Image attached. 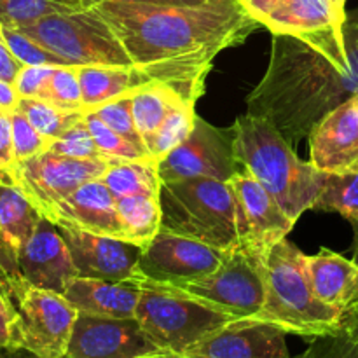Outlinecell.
I'll use <instances>...</instances> for the list:
<instances>
[{
    "label": "cell",
    "mask_w": 358,
    "mask_h": 358,
    "mask_svg": "<svg viewBox=\"0 0 358 358\" xmlns=\"http://www.w3.org/2000/svg\"><path fill=\"white\" fill-rule=\"evenodd\" d=\"M94 7L140 66H212L219 52L262 28L238 0H206L196 6L101 2Z\"/></svg>",
    "instance_id": "6da1fadb"
},
{
    "label": "cell",
    "mask_w": 358,
    "mask_h": 358,
    "mask_svg": "<svg viewBox=\"0 0 358 358\" xmlns=\"http://www.w3.org/2000/svg\"><path fill=\"white\" fill-rule=\"evenodd\" d=\"M352 66L339 69L327 56L290 35H273L269 65L248 94V114L271 122L287 142L310 138L315 126L358 94V10L345 24Z\"/></svg>",
    "instance_id": "7a4b0ae2"
},
{
    "label": "cell",
    "mask_w": 358,
    "mask_h": 358,
    "mask_svg": "<svg viewBox=\"0 0 358 358\" xmlns=\"http://www.w3.org/2000/svg\"><path fill=\"white\" fill-rule=\"evenodd\" d=\"M233 126L238 163L297 222L306 210L313 208L327 173L311 161L301 159L285 136L266 119L240 115Z\"/></svg>",
    "instance_id": "3957f363"
},
{
    "label": "cell",
    "mask_w": 358,
    "mask_h": 358,
    "mask_svg": "<svg viewBox=\"0 0 358 358\" xmlns=\"http://www.w3.org/2000/svg\"><path fill=\"white\" fill-rule=\"evenodd\" d=\"M257 318L310 341L341 331L343 313L315 296L304 273V254L287 238L266 257V297Z\"/></svg>",
    "instance_id": "277c9868"
},
{
    "label": "cell",
    "mask_w": 358,
    "mask_h": 358,
    "mask_svg": "<svg viewBox=\"0 0 358 358\" xmlns=\"http://www.w3.org/2000/svg\"><path fill=\"white\" fill-rule=\"evenodd\" d=\"M159 205L161 229L224 252L240 243L236 198L229 182L213 178L163 182Z\"/></svg>",
    "instance_id": "5b68a950"
},
{
    "label": "cell",
    "mask_w": 358,
    "mask_h": 358,
    "mask_svg": "<svg viewBox=\"0 0 358 358\" xmlns=\"http://www.w3.org/2000/svg\"><path fill=\"white\" fill-rule=\"evenodd\" d=\"M136 320L161 350L184 353L234 317L189 296L178 287L142 280Z\"/></svg>",
    "instance_id": "8992f818"
},
{
    "label": "cell",
    "mask_w": 358,
    "mask_h": 358,
    "mask_svg": "<svg viewBox=\"0 0 358 358\" xmlns=\"http://www.w3.org/2000/svg\"><path fill=\"white\" fill-rule=\"evenodd\" d=\"M16 30H21L69 65H135L115 31L94 6L77 13L48 16Z\"/></svg>",
    "instance_id": "52a82bcc"
},
{
    "label": "cell",
    "mask_w": 358,
    "mask_h": 358,
    "mask_svg": "<svg viewBox=\"0 0 358 358\" xmlns=\"http://www.w3.org/2000/svg\"><path fill=\"white\" fill-rule=\"evenodd\" d=\"M16 308V348L38 358H63L79 311L63 294L38 289L24 278L6 285Z\"/></svg>",
    "instance_id": "ba28073f"
},
{
    "label": "cell",
    "mask_w": 358,
    "mask_h": 358,
    "mask_svg": "<svg viewBox=\"0 0 358 358\" xmlns=\"http://www.w3.org/2000/svg\"><path fill=\"white\" fill-rule=\"evenodd\" d=\"M266 257L238 243L212 275L178 289L234 318L257 317L266 297Z\"/></svg>",
    "instance_id": "9c48e42d"
},
{
    "label": "cell",
    "mask_w": 358,
    "mask_h": 358,
    "mask_svg": "<svg viewBox=\"0 0 358 358\" xmlns=\"http://www.w3.org/2000/svg\"><path fill=\"white\" fill-rule=\"evenodd\" d=\"M110 163L112 161L107 159H76L45 150L30 159L14 163L0 182L20 189L44 217L56 203L72 194L77 187L101 178Z\"/></svg>",
    "instance_id": "30bf717a"
},
{
    "label": "cell",
    "mask_w": 358,
    "mask_h": 358,
    "mask_svg": "<svg viewBox=\"0 0 358 358\" xmlns=\"http://www.w3.org/2000/svg\"><path fill=\"white\" fill-rule=\"evenodd\" d=\"M343 17L331 0H280L262 27L273 35H290L327 56L339 69L352 66Z\"/></svg>",
    "instance_id": "8fae6325"
},
{
    "label": "cell",
    "mask_w": 358,
    "mask_h": 358,
    "mask_svg": "<svg viewBox=\"0 0 358 358\" xmlns=\"http://www.w3.org/2000/svg\"><path fill=\"white\" fill-rule=\"evenodd\" d=\"M238 168L240 163L234 147V126L215 128L199 115H196L187 138L157 161V171L163 182L184 178L229 182Z\"/></svg>",
    "instance_id": "7c38bea8"
},
{
    "label": "cell",
    "mask_w": 358,
    "mask_h": 358,
    "mask_svg": "<svg viewBox=\"0 0 358 358\" xmlns=\"http://www.w3.org/2000/svg\"><path fill=\"white\" fill-rule=\"evenodd\" d=\"M224 257V250L161 229L142 250L138 275L145 282L184 287L212 275Z\"/></svg>",
    "instance_id": "4fadbf2b"
},
{
    "label": "cell",
    "mask_w": 358,
    "mask_h": 358,
    "mask_svg": "<svg viewBox=\"0 0 358 358\" xmlns=\"http://www.w3.org/2000/svg\"><path fill=\"white\" fill-rule=\"evenodd\" d=\"M229 184L236 198L240 243L268 254L285 240L296 222L245 168H238Z\"/></svg>",
    "instance_id": "5bb4252c"
},
{
    "label": "cell",
    "mask_w": 358,
    "mask_h": 358,
    "mask_svg": "<svg viewBox=\"0 0 358 358\" xmlns=\"http://www.w3.org/2000/svg\"><path fill=\"white\" fill-rule=\"evenodd\" d=\"M161 352L136 318L79 313L63 358H138Z\"/></svg>",
    "instance_id": "9a60e30c"
},
{
    "label": "cell",
    "mask_w": 358,
    "mask_h": 358,
    "mask_svg": "<svg viewBox=\"0 0 358 358\" xmlns=\"http://www.w3.org/2000/svg\"><path fill=\"white\" fill-rule=\"evenodd\" d=\"M287 332L257 317L234 318L185 350L194 358H292Z\"/></svg>",
    "instance_id": "2e32d148"
},
{
    "label": "cell",
    "mask_w": 358,
    "mask_h": 358,
    "mask_svg": "<svg viewBox=\"0 0 358 358\" xmlns=\"http://www.w3.org/2000/svg\"><path fill=\"white\" fill-rule=\"evenodd\" d=\"M58 229L65 238L77 273L83 278L114 282L140 278L138 262L143 248L138 245L72 226H58Z\"/></svg>",
    "instance_id": "e0dca14e"
},
{
    "label": "cell",
    "mask_w": 358,
    "mask_h": 358,
    "mask_svg": "<svg viewBox=\"0 0 358 358\" xmlns=\"http://www.w3.org/2000/svg\"><path fill=\"white\" fill-rule=\"evenodd\" d=\"M20 275L30 285L56 294H65L66 287L79 276L65 238L45 217H41L21 250Z\"/></svg>",
    "instance_id": "ac0fdd59"
},
{
    "label": "cell",
    "mask_w": 358,
    "mask_h": 358,
    "mask_svg": "<svg viewBox=\"0 0 358 358\" xmlns=\"http://www.w3.org/2000/svg\"><path fill=\"white\" fill-rule=\"evenodd\" d=\"M311 163L325 173L358 170V94L339 105L310 135Z\"/></svg>",
    "instance_id": "d6986e66"
},
{
    "label": "cell",
    "mask_w": 358,
    "mask_h": 358,
    "mask_svg": "<svg viewBox=\"0 0 358 358\" xmlns=\"http://www.w3.org/2000/svg\"><path fill=\"white\" fill-rule=\"evenodd\" d=\"M44 217L56 226H72L94 234L126 240L115 196L101 178L77 187L72 194L56 203Z\"/></svg>",
    "instance_id": "ffe728a7"
},
{
    "label": "cell",
    "mask_w": 358,
    "mask_h": 358,
    "mask_svg": "<svg viewBox=\"0 0 358 358\" xmlns=\"http://www.w3.org/2000/svg\"><path fill=\"white\" fill-rule=\"evenodd\" d=\"M38 210L14 185L0 182V280L21 278L20 255L41 220Z\"/></svg>",
    "instance_id": "44dd1931"
},
{
    "label": "cell",
    "mask_w": 358,
    "mask_h": 358,
    "mask_svg": "<svg viewBox=\"0 0 358 358\" xmlns=\"http://www.w3.org/2000/svg\"><path fill=\"white\" fill-rule=\"evenodd\" d=\"M142 280H100L77 276L65 294L70 304L79 313L107 318H136Z\"/></svg>",
    "instance_id": "7402d4cb"
},
{
    "label": "cell",
    "mask_w": 358,
    "mask_h": 358,
    "mask_svg": "<svg viewBox=\"0 0 358 358\" xmlns=\"http://www.w3.org/2000/svg\"><path fill=\"white\" fill-rule=\"evenodd\" d=\"M304 273L315 296L343 315L358 303V266L353 259L322 248L318 254L304 255Z\"/></svg>",
    "instance_id": "603a6c76"
},
{
    "label": "cell",
    "mask_w": 358,
    "mask_h": 358,
    "mask_svg": "<svg viewBox=\"0 0 358 358\" xmlns=\"http://www.w3.org/2000/svg\"><path fill=\"white\" fill-rule=\"evenodd\" d=\"M101 182L115 198L124 196H154L159 198L163 180L157 171V161L115 159L101 175Z\"/></svg>",
    "instance_id": "cb8c5ba5"
},
{
    "label": "cell",
    "mask_w": 358,
    "mask_h": 358,
    "mask_svg": "<svg viewBox=\"0 0 358 358\" xmlns=\"http://www.w3.org/2000/svg\"><path fill=\"white\" fill-rule=\"evenodd\" d=\"M129 98H131L133 119H135L136 129L142 135L145 147L150 136L156 133L161 122L166 119V115L178 105L191 101L182 96L175 87L161 83L140 87V90L133 91Z\"/></svg>",
    "instance_id": "d4e9b609"
},
{
    "label": "cell",
    "mask_w": 358,
    "mask_h": 358,
    "mask_svg": "<svg viewBox=\"0 0 358 358\" xmlns=\"http://www.w3.org/2000/svg\"><path fill=\"white\" fill-rule=\"evenodd\" d=\"M115 203L124 227L126 241L145 248L161 231L159 198L124 196V198H115Z\"/></svg>",
    "instance_id": "484cf974"
},
{
    "label": "cell",
    "mask_w": 358,
    "mask_h": 358,
    "mask_svg": "<svg viewBox=\"0 0 358 358\" xmlns=\"http://www.w3.org/2000/svg\"><path fill=\"white\" fill-rule=\"evenodd\" d=\"M91 0H0V23L23 28L55 14L77 13L93 7Z\"/></svg>",
    "instance_id": "4316f807"
},
{
    "label": "cell",
    "mask_w": 358,
    "mask_h": 358,
    "mask_svg": "<svg viewBox=\"0 0 358 358\" xmlns=\"http://www.w3.org/2000/svg\"><path fill=\"white\" fill-rule=\"evenodd\" d=\"M313 208L336 212L348 219L355 231V238H358V170L327 173V180Z\"/></svg>",
    "instance_id": "83f0119b"
},
{
    "label": "cell",
    "mask_w": 358,
    "mask_h": 358,
    "mask_svg": "<svg viewBox=\"0 0 358 358\" xmlns=\"http://www.w3.org/2000/svg\"><path fill=\"white\" fill-rule=\"evenodd\" d=\"M17 110L49 142L56 140L77 122L83 121L84 114H86V112L65 110V108H59L49 101L38 100V98H20Z\"/></svg>",
    "instance_id": "f1b7e54d"
},
{
    "label": "cell",
    "mask_w": 358,
    "mask_h": 358,
    "mask_svg": "<svg viewBox=\"0 0 358 358\" xmlns=\"http://www.w3.org/2000/svg\"><path fill=\"white\" fill-rule=\"evenodd\" d=\"M196 103L185 101V103L175 107L166 115L159 128L156 129L150 140L147 142V152L150 154L154 161L163 159L166 154H170L175 147L180 145L191 133L196 121Z\"/></svg>",
    "instance_id": "f546056e"
},
{
    "label": "cell",
    "mask_w": 358,
    "mask_h": 358,
    "mask_svg": "<svg viewBox=\"0 0 358 358\" xmlns=\"http://www.w3.org/2000/svg\"><path fill=\"white\" fill-rule=\"evenodd\" d=\"M38 100L49 101L65 110L86 112L83 101V87H80L79 80V66H55Z\"/></svg>",
    "instance_id": "4dcf8cb0"
},
{
    "label": "cell",
    "mask_w": 358,
    "mask_h": 358,
    "mask_svg": "<svg viewBox=\"0 0 358 358\" xmlns=\"http://www.w3.org/2000/svg\"><path fill=\"white\" fill-rule=\"evenodd\" d=\"M84 122H86L87 129H90L91 136H93L94 143H96V147H98V150L101 152V156L107 157L108 161L152 159V157H150L145 150L138 149L135 143H131L129 140L122 138L119 133H115L114 129L108 128V126L105 124L101 119H98L91 110H87L86 114H84Z\"/></svg>",
    "instance_id": "1f68e13d"
},
{
    "label": "cell",
    "mask_w": 358,
    "mask_h": 358,
    "mask_svg": "<svg viewBox=\"0 0 358 358\" xmlns=\"http://www.w3.org/2000/svg\"><path fill=\"white\" fill-rule=\"evenodd\" d=\"M91 112H93L98 119H101L108 128L114 129L115 133H119L122 138L129 140V142L135 143L138 149L145 150L147 152L145 143H143L142 135H140L138 129H136L135 119H133L131 98H129V94L128 96H122V98H117V100L108 101V103L105 105H100V107H96Z\"/></svg>",
    "instance_id": "d6a6232c"
},
{
    "label": "cell",
    "mask_w": 358,
    "mask_h": 358,
    "mask_svg": "<svg viewBox=\"0 0 358 358\" xmlns=\"http://www.w3.org/2000/svg\"><path fill=\"white\" fill-rule=\"evenodd\" d=\"M3 35H6L7 45H9L10 52L14 58L21 63V65H51V66H63L69 65L63 58L56 56L44 45L35 42L28 35H24L21 30L16 28L3 27Z\"/></svg>",
    "instance_id": "836d02e7"
},
{
    "label": "cell",
    "mask_w": 358,
    "mask_h": 358,
    "mask_svg": "<svg viewBox=\"0 0 358 358\" xmlns=\"http://www.w3.org/2000/svg\"><path fill=\"white\" fill-rule=\"evenodd\" d=\"M48 150L66 157H76V159H107L98 150L84 119L77 122L76 126H72L69 131L63 133L62 136L52 140Z\"/></svg>",
    "instance_id": "e575fe53"
},
{
    "label": "cell",
    "mask_w": 358,
    "mask_h": 358,
    "mask_svg": "<svg viewBox=\"0 0 358 358\" xmlns=\"http://www.w3.org/2000/svg\"><path fill=\"white\" fill-rule=\"evenodd\" d=\"M10 129H13L14 163L30 159L49 149L51 142L42 136L20 110L10 114Z\"/></svg>",
    "instance_id": "d590c367"
},
{
    "label": "cell",
    "mask_w": 358,
    "mask_h": 358,
    "mask_svg": "<svg viewBox=\"0 0 358 358\" xmlns=\"http://www.w3.org/2000/svg\"><path fill=\"white\" fill-rule=\"evenodd\" d=\"M294 358H358V343L345 331L311 339L306 352Z\"/></svg>",
    "instance_id": "8d00e7d4"
},
{
    "label": "cell",
    "mask_w": 358,
    "mask_h": 358,
    "mask_svg": "<svg viewBox=\"0 0 358 358\" xmlns=\"http://www.w3.org/2000/svg\"><path fill=\"white\" fill-rule=\"evenodd\" d=\"M55 66L51 65H24L14 79V87L21 98H41Z\"/></svg>",
    "instance_id": "74e56055"
},
{
    "label": "cell",
    "mask_w": 358,
    "mask_h": 358,
    "mask_svg": "<svg viewBox=\"0 0 358 358\" xmlns=\"http://www.w3.org/2000/svg\"><path fill=\"white\" fill-rule=\"evenodd\" d=\"M16 348V308L0 280V350Z\"/></svg>",
    "instance_id": "f35d334b"
},
{
    "label": "cell",
    "mask_w": 358,
    "mask_h": 358,
    "mask_svg": "<svg viewBox=\"0 0 358 358\" xmlns=\"http://www.w3.org/2000/svg\"><path fill=\"white\" fill-rule=\"evenodd\" d=\"M14 166L13 150V129H10V115L0 112V180L6 178L10 168Z\"/></svg>",
    "instance_id": "ab89813d"
},
{
    "label": "cell",
    "mask_w": 358,
    "mask_h": 358,
    "mask_svg": "<svg viewBox=\"0 0 358 358\" xmlns=\"http://www.w3.org/2000/svg\"><path fill=\"white\" fill-rule=\"evenodd\" d=\"M21 66L23 65L14 58L9 45H7L6 35H3V27L0 23V79L7 80V83H14Z\"/></svg>",
    "instance_id": "60d3db41"
},
{
    "label": "cell",
    "mask_w": 358,
    "mask_h": 358,
    "mask_svg": "<svg viewBox=\"0 0 358 358\" xmlns=\"http://www.w3.org/2000/svg\"><path fill=\"white\" fill-rule=\"evenodd\" d=\"M20 93L16 91L13 83L0 79V112L2 114H13L17 110V103H20Z\"/></svg>",
    "instance_id": "b9f144b4"
},
{
    "label": "cell",
    "mask_w": 358,
    "mask_h": 358,
    "mask_svg": "<svg viewBox=\"0 0 358 358\" xmlns=\"http://www.w3.org/2000/svg\"><path fill=\"white\" fill-rule=\"evenodd\" d=\"M238 2L241 3V7H243L254 20H257L259 23L262 24V21H264L266 16L275 9L276 3H278L280 0H238Z\"/></svg>",
    "instance_id": "7bdbcfd3"
},
{
    "label": "cell",
    "mask_w": 358,
    "mask_h": 358,
    "mask_svg": "<svg viewBox=\"0 0 358 358\" xmlns=\"http://www.w3.org/2000/svg\"><path fill=\"white\" fill-rule=\"evenodd\" d=\"M341 329L358 343V306L343 315Z\"/></svg>",
    "instance_id": "ee69618b"
},
{
    "label": "cell",
    "mask_w": 358,
    "mask_h": 358,
    "mask_svg": "<svg viewBox=\"0 0 358 358\" xmlns=\"http://www.w3.org/2000/svg\"><path fill=\"white\" fill-rule=\"evenodd\" d=\"M96 6L101 2H145V3H175V6H196V3H203L206 0H91Z\"/></svg>",
    "instance_id": "f6af8a7d"
},
{
    "label": "cell",
    "mask_w": 358,
    "mask_h": 358,
    "mask_svg": "<svg viewBox=\"0 0 358 358\" xmlns=\"http://www.w3.org/2000/svg\"><path fill=\"white\" fill-rule=\"evenodd\" d=\"M0 358H38L34 353L27 352L23 348H7V350H0Z\"/></svg>",
    "instance_id": "bcb514c9"
},
{
    "label": "cell",
    "mask_w": 358,
    "mask_h": 358,
    "mask_svg": "<svg viewBox=\"0 0 358 358\" xmlns=\"http://www.w3.org/2000/svg\"><path fill=\"white\" fill-rule=\"evenodd\" d=\"M138 358H194V357H189L185 353H178V352H166V350H161V352L156 353H149V355H143Z\"/></svg>",
    "instance_id": "7dc6e473"
},
{
    "label": "cell",
    "mask_w": 358,
    "mask_h": 358,
    "mask_svg": "<svg viewBox=\"0 0 358 358\" xmlns=\"http://www.w3.org/2000/svg\"><path fill=\"white\" fill-rule=\"evenodd\" d=\"M331 2L334 3V7L343 17H348V14H346V0H331Z\"/></svg>",
    "instance_id": "c3c4849f"
},
{
    "label": "cell",
    "mask_w": 358,
    "mask_h": 358,
    "mask_svg": "<svg viewBox=\"0 0 358 358\" xmlns=\"http://www.w3.org/2000/svg\"><path fill=\"white\" fill-rule=\"evenodd\" d=\"M353 261H355L357 266H358V238H355V250H353ZM357 306H358V303L353 308H357ZM353 308H352V310H353Z\"/></svg>",
    "instance_id": "681fc988"
}]
</instances>
